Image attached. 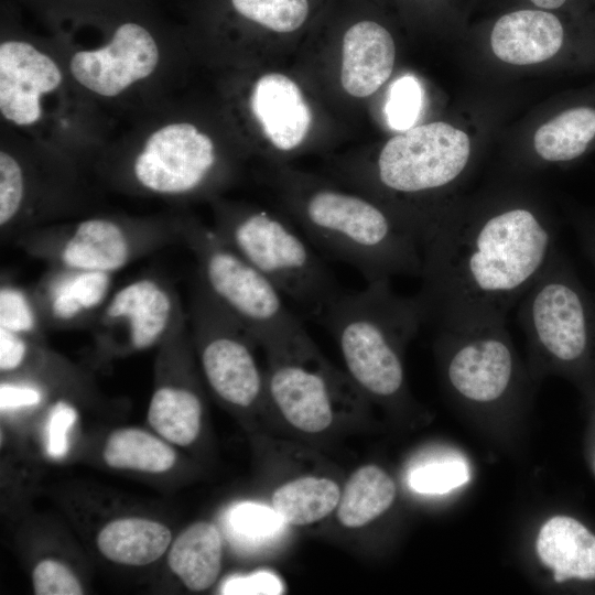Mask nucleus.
<instances>
[{
    "instance_id": "20",
    "label": "nucleus",
    "mask_w": 595,
    "mask_h": 595,
    "mask_svg": "<svg viewBox=\"0 0 595 595\" xmlns=\"http://www.w3.org/2000/svg\"><path fill=\"white\" fill-rule=\"evenodd\" d=\"M536 550L556 582L595 580V536L576 519L554 516L545 521Z\"/></svg>"
},
{
    "instance_id": "11",
    "label": "nucleus",
    "mask_w": 595,
    "mask_h": 595,
    "mask_svg": "<svg viewBox=\"0 0 595 595\" xmlns=\"http://www.w3.org/2000/svg\"><path fill=\"white\" fill-rule=\"evenodd\" d=\"M469 158L470 141L464 131L431 122L391 138L378 155L375 175L392 193H430L455 182Z\"/></svg>"
},
{
    "instance_id": "31",
    "label": "nucleus",
    "mask_w": 595,
    "mask_h": 595,
    "mask_svg": "<svg viewBox=\"0 0 595 595\" xmlns=\"http://www.w3.org/2000/svg\"><path fill=\"white\" fill-rule=\"evenodd\" d=\"M232 530L240 537L256 542L277 538L286 526L271 506L245 502L230 513Z\"/></svg>"
},
{
    "instance_id": "35",
    "label": "nucleus",
    "mask_w": 595,
    "mask_h": 595,
    "mask_svg": "<svg viewBox=\"0 0 595 595\" xmlns=\"http://www.w3.org/2000/svg\"><path fill=\"white\" fill-rule=\"evenodd\" d=\"M279 576L269 571H260L247 576L231 577L224 583L223 594L278 595L283 593Z\"/></svg>"
},
{
    "instance_id": "4",
    "label": "nucleus",
    "mask_w": 595,
    "mask_h": 595,
    "mask_svg": "<svg viewBox=\"0 0 595 595\" xmlns=\"http://www.w3.org/2000/svg\"><path fill=\"white\" fill-rule=\"evenodd\" d=\"M178 227L181 244L195 258L198 280L253 335L267 355L316 347L278 288L214 228L191 218H180Z\"/></svg>"
},
{
    "instance_id": "29",
    "label": "nucleus",
    "mask_w": 595,
    "mask_h": 595,
    "mask_svg": "<svg viewBox=\"0 0 595 595\" xmlns=\"http://www.w3.org/2000/svg\"><path fill=\"white\" fill-rule=\"evenodd\" d=\"M53 358L44 340L0 327V371L4 377L42 369Z\"/></svg>"
},
{
    "instance_id": "34",
    "label": "nucleus",
    "mask_w": 595,
    "mask_h": 595,
    "mask_svg": "<svg viewBox=\"0 0 595 595\" xmlns=\"http://www.w3.org/2000/svg\"><path fill=\"white\" fill-rule=\"evenodd\" d=\"M32 586L37 595H80L83 586L74 572L61 561L44 559L32 572Z\"/></svg>"
},
{
    "instance_id": "5",
    "label": "nucleus",
    "mask_w": 595,
    "mask_h": 595,
    "mask_svg": "<svg viewBox=\"0 0 595 595\" xmlns=\"http://www.w3.org/2000/svg\"><path fill=\"white\" fill-rule=\"evenodd\" d=\"M213 228L283 295L316 318L340 292L318 250L280 217L262 209L223 210Z\"/></svg>"
},
{
    "instance_id": "15",
    "label": "nucleus",
    "mask_w": 595,
    "mask_h": 595,
    "mask_svg": "<svg viewBox=\"0 0 595 595\" xmlns=\"http://www.w3.org/2000/svg\"><path fill=\"white\" fill-rule=\"evenodd\" d=\"M115 274L47 264L31 284L47 331L89 328L116 289Z\"/></svg>"
},
{
    "instance_id": "37",
    "label": "nucleus",
    "mask_w": 595,
    "mask_h": 595,
    "mask_svg": "<svg viewBox=\"0 0 595 595\" xmlns=\"http://www.w3.org/2000/svg\"><path fill=\"white\" fill-rule=\"evenodd\" d=\"M536 6L544 9H558L562 7L567 0H530Z\"/></svg>"
},
{
    "instance_id": "12",
    "label": "nucleus",
    "mask_w": 595,
    "mask_h": 595,
    "mask_svg": "<svg viewBox=\"0 0 595 595\" xmlns=\"http://www.w3.org/2000/svg\"><path fill=\"white\" fill-rule=\"evenodd\" d=\"M436 346L446 381L463 400L488 405L515 391L519 369L506 323L441 329Z\"/></svg>"
},
{
    "instance_id": "13",
    "label": "nucleus",
    "mask_w": 595,
    "mask_h": 595,
    "mask_svg": "<svg viewBox=\"0 0 595 595\" xmlns=\"http://www.w3.org/2000/svg\"><path fill=\"white\" fill-rule=\"evenodd\" d=\"M217 164L208 136L191 123H171L149 137L132 162L131 174L147 192L183 196L207 185Z\"/></svg>"
},
{
    "instance_id": "7",
    "label": "nucleus",
    "mask_w": 595,
    "mask_h": 595,
    "mask_svg": "<svg viewBox=\"0 0 595 595\" xmlns=\"http://www.w3.org/2000/svg\"><path fill=\"white\" fill-rule=\"evenodd\" d=\"M518 320L544 366L575 367L594 354L595 296L559 248L519 301Z\"/></svg>"
},
{
    "instance_id": "10",
    "label": "nucleus",
    "mask_w": 595,
    "mask_h": 595,
    "mask_svg": "<svg viewBox=\"0 0 595 595\" xmlns=\"http://www.w3.org/2000/svg\"><path fill=\"white\" fill-rule=\"evenodd\" d=\"M186 317L169 278L140 275L115 289L89 327L95 355L101 361L161 346Z\"/></svg>"
},
{
    "instance_id": "33",
    "label": "nucleus",
    "mask_w": 595,
    "mask_h": 595,
    "mask_svg": "<svg viewBox=\"0 0 595 595\" xmlns=\"http://www.w3.org/2000/svg\"><path fill=\"white\" fill-rule=\"evenodd\" d=\"M78 419L76 404L68 398H57L48 409L45 431L46 453L53 459L66 456L69 432Z\"/></svg>"
},
{
    "instance_id": "1",
    "label": "nucleus",
    "mask_w": 595,
    "mask_h": 595,
    "mask_svg": "<svg viewBox=\"0 0 595 595\" xmlns=\"http://www.w3.org/2000/svg\"><path fill=\"white\" fill-rule=\"evenodd\" d=\"M555 226L528 204L433 215L420 234L424 324L506 323L558 249Z\"/></svg>"
},
{
    "instance_id": "28",
    "label": "nucleus",
    "mask_w": 595,
    "mask_h": 595,
    "mask_svg": "<svg viewBox=\"0 0 595 595\" xmlns=\"http://www.w3.org/2000/svg\"><path fill=\"white\" fill-rule=\"evenodd\" d=\"M244 18L272 31L288 33L298 30L309 14L307 0H230Z\"/></svg>"
},
{
    "instance_id": "21",
    "label": "nucleus",
    "mask_w": 595,
    "mask_h": 595,
    "mask_svg": "<svg viewBox=\"0 0 595 595\" xmlns=\"http://www.w3.org/2000/svg\"><path fill=\"white\" fill-rule=\"evenodd\" d=\"M223 551V537L217 526L197 521L173 541L167 564L186 588L201 592L216 582L221 570Z\"/></svg>"
},
{
    "instance_id": "27",
    "label": "nucleus",
    "mask_w": 595,
    "mask_h": 595,
    "mask_svg": "<svg viewBox=\"0 0 595 595\" xmlns=\"http://www.w3.org/2000/svg\"><path fill=\"white\" fill-rule=\"evenodd\" d=\"M0 327L44 342L48 332L32 285L20 284L3 273L0 282Z\"/></svg>"
},
{
    "instance_id": "9",
    "label": "nucleus",
    "mask_w": 595,
    "mask_h": 595,
    "mask_svg": "<svg viewBox=\"0 0 595 595\" xmlns=\"http://www.w3.org/2000/svg\"><path fill=\"white\" fill-rule=\"evenodd\" d=\"M268 410L306 435L329 432L336 421L360 410L365 396L315 347L267 355Z\"/></svg>"
},
{
    "instance_id": "2",
    "label": "nucleus",
    "mask_w": 595,
    "mask_h": 595,
    "mask_svg": "<svg viewBox=\"0 0 595 595\" xmlns=\"http://www.w3.org/2000/svg\"><path fill=\"white\" fill-rule=\"evenodd\" d=\"M317 320L338 345L348 377L367 397L400 400L405 392L403 354L424 324L416 296L394 293L390 280L340 291Z\"/></svg>"
},
{
    "instance_id": "32",
    "label": "nucleus",
    "mask_w": 595,
    "mask_h": 595,
    "mask_svg": "<svg viewBox=\"0 0 595 595\" xmlns=\"http://www.w3.org/2000/svg\"><path fill=\"white\" fill-rule=\"evenodd\" d=\"M468 479L467 465L454 459L415 468L409 476V485L420 494H444L466 484Z\"/></svg>"
},
{
    "instance_id": "6",
    "label": "nucleus",
    "mask_w": 595,
    "mask_h": 595,
    "mask_svg": "<svg viewBox=\"0 0 595 595\" xmlns=\"http://www.w3.org/2000/svg\"><path fill=\"white\" fill-rule=\"evenodd\" d=\"M181 244L178 219L90 217L51 224L14 241L29 257L47 264L117 273L137 260Z\"/></svg>"
},
{
    "instance_id": "23",
    "label": "nucleus",
    "mask_w": 595,
    "mask_h": 595,
    "mask_svg": "<svg viewBox=\"0 0 595 595\" xmlns=\"http://www.w3.org/2000/svg\"><path fill=\"white\" fill-rule=\"evenodd\" d=\"M396 496V483L383 468L375 464L363 465L342 487L336 518L344 528L361 529L382 516Z\"/></svg>"
},
{
    "instance_id": "22",
    "label": "nucleus",
    "mask_w": 595,
    "mask_h": 595,
    "mask_svg": "<svg viewBox=\"0 0 595 595\" xmlns=\"http://www.w3.org/2000/svg\"><path fill=\"white\" fill-rule=\"evenodd\" d=\"M170 529L141 517L118 518L105 524L97 534V548L109 561L141 566L160 559L170 548Z\"/></svg>"
},
{
    "instance_id": "3",
    "label": "nucleus",
    "mask_w": 595,
    "mask_h": 595,
    "mask_svg": "<svg viewBox=\"0 0 595 595\" xmlns=\"http://www.w3.org/2000/svg\"><path fill=\"white\" fill-rule=\"evenodd\" d=\"M293 208L312 245L354 267L367 283L421 275L420 237L399 214L361 196L323 186L311 188Z\"/></svg>"
},
{
    "instance_id": "14",
    "label": "nucleus",
    "mask_w": 595,
    "mask_h": 595,
    "mask_svg": "<svg viewBox=\"0 0 595 595\" xmlns=\"http://www.w3.org/2000/svg\"><path fill=\"white\" fill-rule=\"evenodd\" d=\"M158 62V45L149 30L127 21L115 30L107 45L77 52L72 57L71 72L93 93L113 97L134 82L148 77Z\"/></svg>"
},
{
    "instance_id": "30",
    "label": "nucleus",
    "mask_w": 595,
    "mask_h": 595,
    "mask_svg": "<svg viewBox=\"0 0 595 595\" xmlns=\"http://www.w3.org/2000/svg\"><path fill=\"white\" fill-rule=\"evenodd\" d=\"M423 106V89L411 75L398 78L389 88L385 105L388 126L397 131H407L418 121Z\"/></svg>"
},
{
    "instance_id": "26",
    "label": "nucleus",
    "mask_w": 595,
    "mask_h": 595,
    "mask_svg": "<svg viewBox=\"0 0 595 595\" xmlns=\"http://www.w3.org/2000/svg\"><path fill=\"white\" fill-rule=\"evenodd\" d=\"M106 464L117 469L160 474L171 469L176 454L169 443L142 429L112 431L104 445Z\"/></svg>"
},
{
    "instance_id": "19",
    "label": "nucleus",
    "mask_w": 595,
    "mask_h": 595,
    "mask_svg": "<svg viewBox=\"0 0 595 595\" xmlns=\"http://www.w3.org/2000/svg\"><path fill=\"white\" fill-rule=\"evenodd\" d=\"M391 34L374 21L351 25L343 37L340 82L354 97H367L390 77L394 64Z\"/></svg>"
},
{
    "instance_id": "17",
    "label": "nucleus",
    "mask_w": 595,
    "mask_h": 595,
    "mask_svg": "<svg viewBox=\"0 0 595 595\" xmlns=\"http://www.w3.org/2000/svg\"><path fill=\"white\" fill-rule=\"evenodd\" d=\"M251 111L268 140L280 151H291L305 139L312 113L296 83L271 73L258 79L250 98Z\"/></svg>"
},
{
    "instance_id": "18",
    "label": "nucleus",
    "mask_w": 595,
    "mask_h": 595,
    "mask_svg": "<svg viewBox=\"0 0 595 595\" xmlns=\"http://www.w3.org/2000/svg\"><path fill=\"white\" fill-rule=\"evenodd\" d=\"M564 37V28L553 13L519 10L498 19L490 43L499 60L513 65H530L556 55Z\"/></svg>"
},
{
    "instance_id": "16",
    "label": "nucleus",
    "mask_w": 595,
    "mask_h": 595,
    "mask_svg": "<svg viewBox=\"0 0 595 595\" xmlns=\"http://www.w3.org/2000/svg\"><path fill=\"white\" fill-rule=\"evenodd\" d=\"M61 82L56 63L30 43H1L0 110L7 120L18 126L36 122L42 116L41 96L56 89Z\"/></svg>"
},
{
    "instance_id": "8",
    "label": "nucleus",
    "mask_w": 595,
    "mask_h": 595,
    "mask_svg": "<svg viewBox=\"0 0 595 595\" xmlns=\"http://www.w3.org/2000/svg\"><path fill=\"white\" fill-rule=\"evenodd\" d=\"M186 313L192 345L214 394L236 410L268 409L266 372L256 356L257 339L198 278Z\"/></svg>"
},
{
    "instance_id": "24",
    "label": "nucleus",
    "mask_w": 595,
    "mask_h": 595,
    "mask_svg": "<svg viewBox=\"0 0 595 595\" xmlns=\"http://www.w3.org/2000/svg\"><path fill=\"white\" fill-rule=\"evenodd\" d=\"M342 487L336 480L318 475H303L278 486L270 506L286 526L305 527L335 513Z\"/></svg>"
},
{
    "instance_id": "36",
    "label": "nucleus",
    "mask_w": 595,
    "mask_h": 595,
    "mask_svg": "<svg viewBox=\"0 0 595 595\" xmlns=\"http://www.w3.org/2000/svg\"><path fill=\"white\" fill-rule=\"evenodd\" d=\"M575 227L581 246L595 269V217L578 218Z\"/></svg>"
},
{
    "instance_id": "25",
    "label": "nucleus",
    "mask_w": 595,
    "mask_h": 595,
    "mask_svg": "<svg viewBox=\"0 0 595 595\" xmlns=\"http://www.w3.org/2000/svg\"><path fill=\"white\" fill-rule=\"evenodd\" d=\"M595 143V105H574L542 125L534 134L537 154L565 163L583 156Z\"/></svg>"
}]
</instances>
